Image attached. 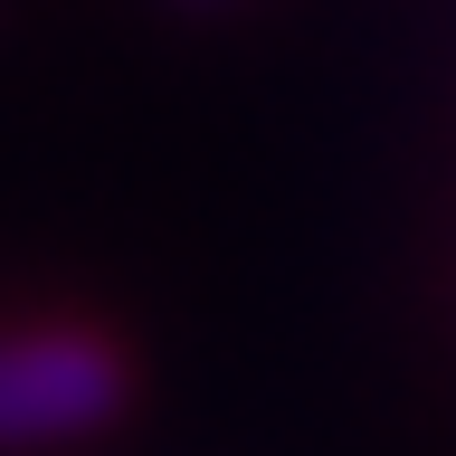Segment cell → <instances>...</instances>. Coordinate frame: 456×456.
<instances>
[{"label": "cell", "mask_w": 456, "mask_h": 456, "mask_svg": "<svg viewBox=\"0 0 456 456\" xmlns=\"http://www.w3.org/2000/svg\"><path fill=\"white\" fill-rule=\"evenodd\" d=\"M134 399H142V362L114 323H86V314L0 323V456L114 437L134 419Z\"/></svg>", "instance_id": "1"}, {"label": "cell", "mask_w": 456, "mask_h": 456, "mask_svg": "<svg viewBox=\"0 0 456 456\" xmlns=\"http://www.w3.org/2000/svg\"><path fill=\"white\" fill-rule=\"evenodd\" d=\"M171 20H228V10H238V0H162Z\"/></svg>", "instance_id": "2"}]
</instances>
